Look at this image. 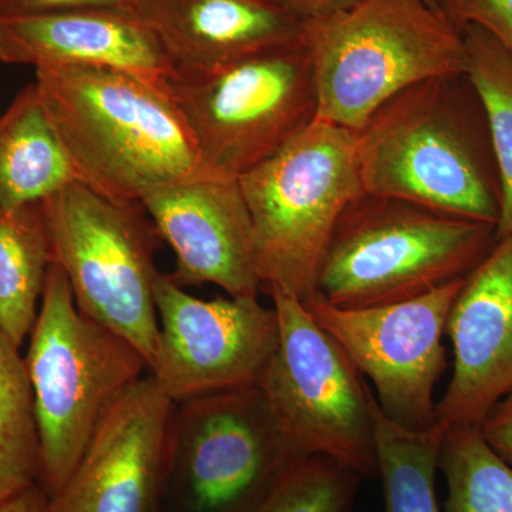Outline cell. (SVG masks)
I'll use <instances>...</instances> for the list:
<instances>
[{
  "label": "cell",
  "mask_w": 512,
  "mask_h": 512,
  "mask_svg": "<svg viewBox=\"0 0 512 512\" xmlns=\"http://www.w3.org/2000/svg\"><path fill=\"white\" fill-rule=\"evenodd\" d=\"M35 72L74 178L101 197L141 202L161 185L222 177L205 163L183 114L160 87L107 67Z\"/></svg>",
  "instance_id": "1"
},
{
  "label": "cell",
  "mask_w": 512,
  "mask_h": 512,
  "mask_svg": "<svg viewBox=\"0 0 512 512\" xmlns=\"http://www.w3.org/2000/svg\"><path fill=\"white\" fill-rule=\"evenodd\" d=\"M363 192L497 228L501 187L487 121L466 74L414 84L356 133Z\"/></svg>",
  "instance_id": "2"
},
{
  "label": "cell",
  "mask_w": 512,
  "mask_h": 512,
  "mask_svg": "<svg viewBox=\"0 0 512 512\" xmlns=\"http://www.w3.org/2000/svg\"><path fill=\"white\" fill-rule=\"evenodd\" d=\"M315 119L362 130L384 103L414 84L466 74L461 30L426 0H356L303 25Z\"/></svg>",
  "instance_id": "3"
},
{
  "label": "cell",
  "mask_w": 512,
  "mask_h": 512,
  "mask_svg": "<svg viewBox=\"0 0 512 512\" xmlns=\"http://www.w3.org/2000/svg\"><path fill=\"white\" fill-rule=\"evenodd\" d=\"M495 232L494 225L363 192L336 222L313 298L342 309L420 298L466 278L494 247Z\"/></svg>",
  "instance_id": "4"
},
{
  "label": "cell",
  "mask_w": 512,
  "mask_h": 512,
  "mask_svg": "<svg viewBox=\"0 0 512 512\" xmlns=\"http://www.w3.org/2000/svg\"><path fill=\"white\" fill-rule=\"evenodd\" d=\"M25 356L40 446L39 485L49 497L72 476L101 421L150 373L128 340L77 308L52 262Z\"/></svg>",
  "instance_id": "5"
},
{
  "label": "cell",
  "mask_w": 512,
  "mask_h": 512,
  "mask_svg": "<svg viewBox=\"0 0 512 512\" xmlns=\"http://www.w3.org/2000/svg\"><path fill=\"white\" fill-rule=\"evenodd\" d=\"M238 183L261 289L309 301L336 222L363 194L355 131L315 119Z\"/></svg>",
  "instance_id": "6"
},
{
  "label": "cell",
  "mask_w": 512,
  "mask_h": 512,
  "mask_svg": "<svg viewBox=\"0 0 512 512\" xmlns=\"http://www.w3.org/2000/svg\"><path fill=\"white\" fill-rule=\"evenodd\" d=\"M40 204L53 262L77 308L128 340L151 367L160 335L156 252L163 239L144 205L111 201L79 181Z\"/></svg>",
  "instance_id": "7"
},
{
  "label": "cell",
  "mask_w": 512,
  "mask_h": 512,
  "mask_svg": "<svg viewBox=\"0 0 512 512\" xmlns=\"http://www.w3.org/2000/svg\"><path fill=\"white\" fill-rule=\"evenodd\" d=\"M305 460L259 386L177 403L165 512H256Z\"/></svg>",
  "instance_id": "8"
},
{
  "label": "cell",
  "mask_w": 512,
  "mask_h": 512,
  "mask_svg": "<svg viewBox=\"0 0 512 512\" xmlns=\"http://www.w3.org/2000/svg\"><path fill=\"white\" fill-rule=\"evenodd\" d=\"M167 92L208 167L235 180L275 156L318 111L302 42L211 69L175 67Z\"/></svg>",
  "instance_id": "9"
},
{
  "label": "cell",
  "mask_w": 512,
  "mask_h": 512,
  "mask_svg": "<svg viewBox=\"0 0 512 512\" xmlns=\"http://www.w3.org/2000/svg\"><path fill=\"white\" fill-rule=\"evenodd\" d=\"M278 345L258 386L286 439L305 458L328 457L360 477L377 476L373 392L305 302L268 292Z\"/></svg>",
  "instance_id": "10"
},
{
  "label": "cell",
  "mask_w": 512,
  "mask_h": 512,
  "mask_svg": "<svg viewBox=\"0 0 512 512\" xmlns=\"http://www.w3.org/2000/svg\"><path fill=\"white\" fill-rule=\"evenodd\" d=\"M463 284L456 279L420 298L376 308H335L318 298L305 305L372 383L383 413L404 429L426 431L440 426L434 392L447 367L448 315Z\"/></svg>",
  "instance_id": "11"
},
{
  "label": "cell",
  "mask_w": 512,
  "mask_h": 512,
  "mask_svg": "<svg viewBox=\"0 0 512 512\" xmlns=\"http://www.w3.org/2000/svg\"><path fill=\"white\" fill-rule=\"evenodd\" d=\"M160 335L150 375L175 403L258 386L278 345L274 306L195 298L170 275L156 285Z\"/></svg>",
  "instance_id": "12"
},
{
  "label": "cell",
  "mask_w": 512,
  "mask_h": 512,
  "mask_svg": "<svg viewBox=\"0 0 512 512\" xmlns=\"http://www.w3.org/2000/svg\"><path fill=\"white\" fill-rule=\"evenodd\" d=\"M175 402L148 373L111 407L52 512H165Z\"/></svg>",
  "instance_id": "13"
},
{
  "label": "cell",
  "mask_w": 512,
  "mask_h": 512,
  "mask_svg": "<svg viewBox=\"0 0 512 512\" xmlns=\"http://www.w3.org/2000/svg\"><path fill=\"white\" fill-rule=\"evenodd\" d=\"M141 204L174 251L175 269L168 275L175 284L217 285L232 298H258L254 228L238 180L161 185Z\"/></svg>",
  "instance_id": "14"
},
{
  "label": "cell",
  "mask_w": 512,
  "mask_h": 512,
  "mask_svg": "<svg viewBox=\"0 0 512 512\" xmlns=\"http://www.w3.org/2000/svg\"><path fill=\"white\" fill-rule=\"evenodd\" d=\"M453 373L437 402L444 430L480 427L512 393V232L464 278L448 315Z\"/></svg>",
  "instance_id": "15"
},
{
  "label": "cell",
  "mask_w": 512,
  "mask_h": 512,
  "mask_svg": "<svg viewBox=\"0 0 512 512\" xmlns=\"http://www.w3.org/2000/svg\"><path fill=\"white\" fill-rule=\"evenodd\" d=\"M0 62L35 70L107 67L140 77L164 92L175 72L143 20L133 13L101 9L0 18Z\"/></svg>",
  "instance_id": "16"
},
{
  "label": "cell",
  "mask_w": 512,
  "mask_h": 512,
  "mask_svg": "<svg viewBox=\"0 0 512 512\" xmlns=\"http://www.w3.org/2000/svg\"><path fill=\"white\" fill-rule=\"evenodd\" d=\"M175 67L211 69L302 42L305 20L272 0H138Z\"/></svg>",
  "instance_id": "17"
},
{
  "label": "cell",
  "mask_w": 512,
  "mask_h": 512,
  "mask_svg": "<svg viewBox=\"0 0 512 512\" xmlns=\"http://www.w3.org/2000/svg\"><path fill=\"white\" fill-rule=\"evenodd\" d=\"M72 181V167L50 126L36 83H30L0 116V205L40 202Z\"/></svg>",
  "instance_id": "18"
},
{
  "label": "cell",
  "mask_w": 512,
  "mask_h": 512,
  "mask_svg": "<svg viewBox=\"0 0 512 512\" xmlns=\"http://www.w3.org/2000/svg\"><path fill=\"white\" fill-rule=\"evenodd\" d=\"M52 262L42 204L0 205V326L19 348L35 326Z\"/></svg>",
  "instance_id": "19"
},
{
  "label": "cell",
  "mask_w": 512,
  "mask_h": 512,
  "mask_svg": "<svg viewBox=\"0 0 512 512\" xmlns=\"http://www.w3.org/2000/svg\"><path fill=\"white\" fill-rule=\"evenodd\" d=\"M377 477L382 480L384 512H441L436 471L444 429H404L390 420L372 397Z\"/></svg>",
  "instance_id": "20"
},
{
  "label": "cell",
  "mask_w": 512,
  "mask_h": 512,
  "mask_svg": "<svg viewBox=\"0 0 512 512\" xmlns=\"http://www.w3.org/2000/svg\"><path fill=\"white\" fill-rule=\"evenodd\" d=\"M466 77L483 107L501 187L495 237L512 232V53L478 26L461 28Z\"/></svg>",
  "instance_id": "21"
},
{
  "label": "cell",
  "mask_w": 512,
  "mask_h": 512,
  "mask_svg": "<svg viewBox=\"0 0 512 512\" xmlns=\"http://www.w3.org/2000/svg\"><path fill=\"white\" fill-rule=\"evenodd\" d=\"M39 478V434L25 357L0 326V504Z\"/></svg>",
  "instance_id": "22"
},
{
  "label": "cell",
  "mask_w": 512,
  "mask_h": 512,
  "mask_svg": "<svg viewBox=\"0 0 512 512\" xmlns=\"http://www.w3.org/2000/svg\"><path fill=\"white\" fill-rule=\"evenodd\" d=\"M439 467L447 480L446 512H512V467L480 427L444 430Z\"/></svg>",
  "instance_id": "23"
},
{
  "label": "cell",
  "mask_w": 512,
  "mask_h": 512,
  "mask_svg": "<svg viewBox=\"0 0 512 512\" xmlns=\"http://www.w3.org/2000/svg\"><path fill=\"white\" fill-rule=\"evenodd\" d=\"M360 478L328 457H311L256 512H352Z\"/></svg>",
  "instance_id": "24"
},
{
  "label": "cell",
  "mask_w": 512,
  "mask_h": 512,
  "mask_svg": "<svg viewBox=\"0 0 512 512\" xmlns=\"http://www.w3.org/2000/svg\"><path fill=\"white\" fill-rule=\"evenodd\" d=\"M458 29L478 26L512 53V0H439Z\"/></svg>",
  "instance_id": "25"
},
{
  "label": "cell",
  "mask_w": 512,
  "mask_h": 512,
  "mask_svg": "<svg viewBox=\"0 0 512 512\" xmlns=\"http://www.w3.org/2000/svg\"><path fill=\"white\" fill-rule=\"evenodd\" d=\"M137 5L138 0H0V18L82 9L117 10L136 15Z\"/></svg>",
  "instance_id": "26"
},
{
  "label": "cell",
  "mask_w": 512,
  "mask_h": 512,
  "mask_svg": "<svg viewBox=\"0 0 512 512\" xmlns=\"http://www.w3.org/2000/svg\"><path fill=\"white\" fill-rule=\"evenodd\" d=\"M480 430L495 453L512 467V393L495 404Z\"/></svg>",
  "instance_id": "27"
},
{
  "label": "cell",
  "mask_w": 512,
  "mask_h": 512,
  "mask_svg": "<svg viewBox=\"0 0 512 512\" xmlns=\"http://www.w3.org/2000/svg\"><path fill=\"white\" fill-rule=\"evenodd\" d=\"M272 2L291 10L303 20H311L348 8L356 0H272Z\"/></svg>",
  "instance_id": "28"
},
{
  "label": "cell",
  "mask_w": 512,
  "mask_h": 512,
  "mask_svg": "<svg viewBox=\"0 0 512 512\" xmlns=\"http://www.w3.org/2000/svg\"><path fill=\"white\" fill-rule=\"evenodd\" d=\"M0 512H52L50 511L49 495L39 484L32 485L28 490L13 495L0 504Z\"/></svg>",
  "instance_id": "29"
},
{
  "label": "cell",
  "mask_w": 512,
  "mask_h": 512,
  "mask_svg": "<svg viewBox=\"0 0 512 512\" xmlns=\"http://www.w3.org/2000/svg\"><path fill=\"white\" fill-rule=\"evenodd\" d=\"M426 2L430 3V5L434 6V8H440L439 0H426Z\"/></svg>",
  "instance_id": "30"
}]
</instances>
